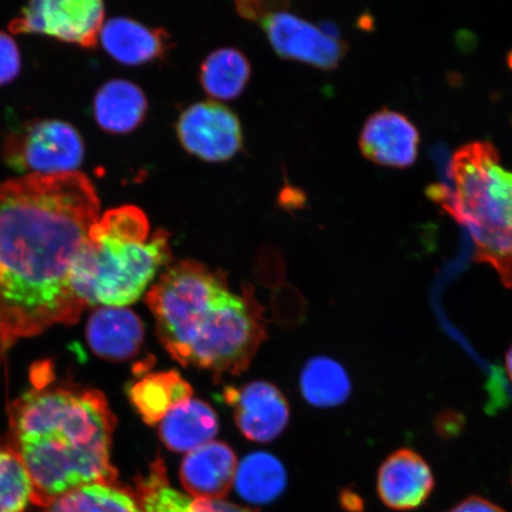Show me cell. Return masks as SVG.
Returning <instances> with one entry per match:
<instances>
[{
	"label": "cell",
	"instance_id": "9c48e42d",
	"mask_svg": "<svg viewBox=\"0 0 512 512\" xmlns=\"http://www.w3.org/2000/svg\"><path fill=\"white\" fill-rule=\"evenodd\" d=\"M104 24L105 6L100 0H35L9 28L12 34H44L91 48Z\"/></svg>",
	"mask_w": 512,
	"mask_h": 512
},
{
	"label": "cell",
	"instance_id": "5bb4252c",
	"mask_svg": "<svg viewBox=\"0 0 512 512\" xmlns=\"http://www.w3.org/2000/svg\"><path fill=\"white\" fill-rule=\"evenodd\" d=\"M238 466L232 448L220 441H211L187 453L179 478L192 498L223 499L235 484Z\"/></svg>",
	"mask_w": 512,
	"mask_h": 512
},
{
	"label": "cell",
	"instance_id": "52a82bcc",
	"mask_svg": "<svg viewBox=\"0 0 512 512\" xmlns=\"http://www.w3.org/2000/svg\"><path fill=\"white\" fill-rule=\"evenodd\" d=\"M85 156L80 133L61 120H36L10 134L4 157L23 176H50L76 172Z\"/></svg>",
	"mask_w": 512,
	"mask_h": 512
},
{
	"label": "cell",
	"instance_id": "7a4b0ae2",
	"mask_svg": "<svg viewBox=\"0 0 512 512\" xmlns=\"http://www.w3.org/2000/svg\"><path fill=\"white\" fill-rule=\"evenodd\" d=\"M48 368L35 370L34 388L10 408L11 447L31 486V503L47 508L83 486L115 484L111 462L115 416L96 389L50 384Z\"/></svg>",
	"mask_w": 512,
	"mask_h": 512
},
{
	"label": "cell",
	"instance_id": "44dd1931",
	"mask_svg": "<svg viewBox=\"0 0 512 512\" xmlns=\"http://www.w3.org/2000/svg\"><path fill=\"white\" fill-rule=\"evenodd\" d=\"M287 483L285 467L267 452H255L242 460L236 471L235 486L248 503H272L283 494Z\"/></svg>",
	"mask_w": 512,
	"mask_h": 512
},
{
	"label": "cell",
	"instance_id": "d6986e66",
	"mask_svg": "<svg viewBox=\"0 0 512 512\" xmlns=\"http://www.w3.org/2000/svg\"><path fill=\"white\" fill-rule=\"evenodd\" d=\"M146 111L144 92L127 80L108 81L95 95L96 123L106 132L123 134L136 130Z\"/></svg>",
	"mask_w": 512,
	"mask_h": 512
},
{
	"label": "cell",
	"instance_id": "3957f363",
	"mask_svg": "<svg viewBox=\"0 0 512 512\" xmlns=\"http://www.w3.org/2000/svg\"><path fill=\"white\" fill-rule=\"evenodd\" d=\"M170 235L151 233L136 206L105 211L89 233L73 273L76 296L85 306L126 307L136 303L171 258Z\"/></svg>",
	"mask_w": 512,
	"mask_h": 512
},
{
	"label": "cell",
	"instance_id": "7c38bea8",
	"mask_svg": "<svg viewBox=\"0 0 512 512\" xmlns=\"http://www.w3.org/2000/svg\"><path fill=\"white\" fill-rule=\"evenodd\" d=\"M434 485L430 465L409 448L390 454L377 476V492L382 503L395 511L420 508L430 498Z\"/></svg>",
	"mask_w": 512,
	"mask_h": 512
},
{
	"label": "cell",
	"instance_id": "9a60e30c",
	"mask_svg": "<svg viewBox=\"0 0 512 512\" xmlns=\"http://www.w3.org/2000/svg\"><path fill=\"white\" fill-rule=\"evenodd\" d=\"M142 320L127 307L101 306L89 317L86 337L94 354L107 361H127L144 342Z\"/></svg>",
	"mask_w": 512,
	"mask_h": 512
},
{
	"label": "cell",
	"instance_id": "484cf974",
	"mask_svg": "<svg viewBox=\"0 0 512 512\" xmlns=\"http://www.w3.org/2000/svg\"><path fill=\"white\" fill-rule=\"evenodd\" d=\"M21 53L14 38L0 31V86L8 85L21 72Z\"/></svg>",
	"mask_w": 512,
	"mask_h": 512
},
{
	"label": "cell",
	"instance_id": "ac0fdd59",
	"mask_svg": "<svg viewBox=\"0 0 512 512\" xmlns=\"http://www.w3.org/2000/svg\"><path fill=\"white\" fill-rule=\"evenodd\" d=\"M169 36L130 18H112L102 27L99 40L113 59L126 66H139L162 56Z\"/></svg>",
	"mask_w": 512,
	"mask_h": 512
},
{
	"label": "cell",
	"instance_id": "ffe728a7",
	"mask_svg": "<svg viewBox=\"0 0 512 512\" xmlns=\"http://www.w3.org/2000/svg\"><path fill=\"white\" fill-rule=\"evenodd\" d=\"M130 395L146 424L157 425L172 408L191 399L192 388L177 371H165L145 376Z\"/></svg>",
	"mask_w": 512,
	"mask_h": 512
},
{
	"label": "cell",
	"instance_id": "5b68a950",
	"mask_svg": "<svg viewBox=\"0 0 512 512\" xmlns=\"http://www.w3.org/2000/svg\"><path fill=\"white\" fill-rule=\"evenodd\" d=\"M227 290L222 275L187 260L169 267L147 291L160 343L177 362L184 363L197 326Z\"/></svg>",
	"mask_w": 512,
	"mask_h": 512
},
{
	"label": "cell",
	"instance_id": "4316f807",
	"mask_svg": "<svg viewBox=\"0 0 512 512\" xmlns=\"http://www.w3.org/2000/svg\"><path fill=\"white\" fill-rule=\"evenodd\" d=\"M445 512H508L488 499L471 496Z\"/></svg>",
	"mask_w": 512,
	"mask_h": 512
},
{
	"label": "cell",
	"instance_id": "83f0119b",
	"mask_svg": "<svg viewBox=\"0 0 512 512\" xmlns=\"http://www.w3.org/2000/svg\"><path fill=\"white\" fill-rule=\"evenodd\" d=\"M505 367H507L508 375L512 381V347L509 349L507 356H505Z\"/></svg>",
	"mask_w": 512,
	"mask_h": 512
},
{
	"label": "cell",
	"instance_id": "603a6c76",
	"mask_svg": "<svg viewBox=\"0 0 512 512\" xmlns=\"http://www.w3.org/2000/svg\"><path fill=\"white\" fill-rule=\"evenodd\" d=\"M300 389L304 399L318 408L342 405L351 393L347 371L329 357L312 358L300 376Z\"/></svg>",
	"mask_w": 512,
	"mask_h": 512
},
{
	"label": "cell",
	"instance_id": "7402d4cb",
	"mask_svg": "<svg viewBox=\"0 0 512 512\" xmlns=\"http://www.w3.org/2000/svg\"><path fill=\"white\" fill-rule=\"evenodd\" d=\"M251 78V64L241 51L222 48L202 63L200 80L204 91L216 100H232L246 88Z\"/></svg>",
	"mask_w": 512,
	"mask_h": 512
},
{
	"label": "cell",
	"instance_id": "30bf717a",
	"mask_svg": "<svg viewBox=\"0 0 512 512\" xmlns=\"http://www.w3.org/2000/svg\"><path fill=\"white\" fill-rule=\"evenodd\" d=\"M179 142L204 162H226L241 149L242 127L236 114L220 102H197L185 110L177 124Z\"/></svg>",
	"mask_w": 512,
	"mask_h": 512
},
{
	"label": "cell",
	"instance_id": "d4e9b609",
	"mask_svg": "<svg viewBox=\"0 0 512 512\" xmlns=\"http://www.w3.org/2000/svg\"><path fill=\"white\" fill-rule=\"evenodd\" d=\"M32 486L14 448L0 446V512H24L31 503Z\"/></svg>",
	"mask_w": 512,
	"mask_h": 512
},
{
	"label": "cell",
	"instance_id": "4fadbf2b",
	"mask_svg": "<svg viewBox=\"0 0 512 512\" xmlns=\"http://www.w3.org/2000/svg\"><path fill=\"white\" fill-rule=\"evenodd\" d=\"M420 136L405 115L389 110L377 112L366 121L361 132L363 156L390 168H408L418 158Z\"/></svg>",
	"mask_w": 512,
	"mask_h": 512
},
{
	"label": "cell",
	"instance_id": "8fae6325",
	"mask_svg": "<svg viewBox=\"0 0 512 512\" xmlns=\"http://www.w3.org/2000/svg\"><path fill=\"white\" fill-rule=\"evenodd\" d=\"M224 399L234 408L236 425L256 443L277 439L290 420V406L273 384L255 381L241 388L224 390Z\"/></svg>",
	"mask_w": 512,
	"mask_h": 512
},
{
	"label": "cell",
	"instance_id": "277c9868",
	"mask_svg": "<svg viewBox=\"0 0 512 512\" xmlns=\"http://www.w3.org/2000/svg\"><path fill=\"white\" fill-rule=\"evenodd\" d=\"M450 176L453 190L435 187L433 200L469 230L475 260L494 267L512 288V172L494 145L476 142L454 153Z\"/></svg>",
	"mask_w": 512,
	"mask_h": 512
},
{
	"label": "cell",
	"instance_id": "ba28073f",
	"mask_svg": "<svg viewBox=\"0 0 512 512\" xmlns=\"http://www.w3.org/2000/svg\"><path fill=\"white\" fill-rule=\"evenodd\" d=\"M238 6L243 16L260 22L273 49L284 59L332 69L338 66L347 50L338 38L290 12H266L264 3H239Z\"/></svg>",
	"mask_w": 512,
	"mask_h": 512
},
{
	"label": "cell",
	"instance_id": "8992f818",
	"mask_svg": "<svg viewBox=\"0 0 512 512\" xmlns=\"http://www.w3.org/2000/svg\"><path fill=\"white\" fill-rule=\"evenodd\" d=\"M265 338L258 305L228 290L197 326L183 366L239 375L248 368Z\"/></svg>",
	"mask_w": 512,
	"mask_h": 512
},
{
	"label": "cell",
	"instance_id": "6da1fadb",
	"mask_svg": "<svg viewBox=\"0 0 512 512\" xmlns=\"http://www.w3.org/2000/svg\"><path fill=\"white\" fill-rule=\"evenodd\" d=\"M101 203L82 172L0 183V352L79 322L73 273Z\"/></svg>",
	"mask_w": 512,
	"mask_h": 512
},
{
	"label": "cell",
	"instance_id": "cb8c5ba5",
	"mask_svg": "<svg viewBox=\"0 0 512 512\" xmlns=\"http://www.w3.org/2000/svg\"><path fill=\"white\" fill-rule=\"evenodd\" d=\"M46 512H143L136 495L115 484H94L56 499Z\"/></svg>",
	"mask_w": 512,
	"mask_h": 512
},
{
	"label": "cell",
	"instance_id": "e0dca14e",
	"mask_svg": "<svg viewBox=\"0 0 512 512\" xmlns=\"http://www.w3.org/2000/svg\"><path fill=\"white\" fill-rule=\"evenodd\" d=\"M217 432L219 420L214 409L192 398L172 408L159 422L160 440L177 453H189L211 443Z\"/></svg>",
	"mask_w": 512,
	"mask_h": 512
},
{
	"label": "cell",
	"instance_id": "2e32d148",
	"mask_svg": "<svg viewBox=\"0 0 512 512\" xmlns=\"http://www.w3.org/2000/svg\"><path fill=\"white\" fill-rule=\"evenodd\" d=\"M136 495L143 512H258L224 499L192 498L169 483L162 459L150 467L147 476L139 478Z\"/></svg>",
	"mask_w": 512,
	"mask_h": 512
}]
</instances>
